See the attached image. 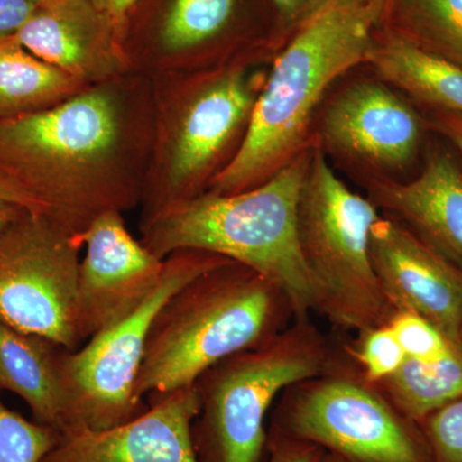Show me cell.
<instances>
[{"mask_svg": "<svg viewBox=\"0 0 462 462\" xmlns=\"http://www.w3.org/2000/svg\"><path fill=\"white\" fill-rule=\"evenodd\" d=\"M124 212L100 215L81 234L75 324L81 346L139 309L160 284L161 260L127 229Z\"/></svg>", "mask_w": 462, "mask_h": 462, "instance_id": "cell-11", "label": "cell"}, {"mask_svg": "<svg viewBox=\"0 0 462 462\" xmlns=\"http://www.w3.org/2000/svg\"><path fill=\"white\" fill-rule=\"evenodd\" d=\"M420 428L436 462H462V397L428 416Z\"/></svg>", "mask_w": 462, "mask_h": 462, "instance_id": "cell-25", "label": "cell"}, {"mask_svg": "<svg viewBox=\"0 0 462 462\" xmlns=\"http://www.w3.org/2000/svg\"><path fill=\"white\" fill-rule=\"evenodd\" d=\"M370 258L389 306L422 316L462 346L461 270L396 218L374 224Z\"/></svg>", "mask_w": 462, "mask_h": 462, "instance_id": "cell-13", "label": "cell"}, {"mask_svg": "<svg viewBox=\"0 0 462 462\" xmlns=\"http://www.w3.org/2000/svg\"><path fill=\"white\" fill-rule=\"evenodd\" d=\"M320 447L293 438L273 437L269 462H322Z\"/></svg>", "mask_w": 462, "mask_h": 462, "instance_id": "cell-28", "label": "cell"}, {"mask_svg": "<svg viewBox=\"0 0 462 462\" xmlns=\"http://www.w3.org/2000/svg\"><path fill=\"white\" fill-rule=\"evenodd\" d=\"M379 218L372 200L340 180L312 149L298 203L300 248L318 293V310L351 329L384 325L389 303L370 258Z\"/></svg>", "mask_w": 462, "mask_h": 462, "instance_id": "cell-5", "label": "cell"}, {"mask_svg": "<svg viewBox=\"0 0 462 462\" xmlns=\"http://www.w3.org/2000/svg\"><path fill=\"white\" fill-rule=\"evenodd\" d=\"M462 66V0H387L382 25Z\"/></svg>", "mask_w": 462, "mask_h": 462, "instance_id": "cell-21", "label": "cell"}, {"mask_svg": "<svg viewBox=\"0 0 462 462\" xmlns=\"http://www.w3.org/2000/svg\"><path fill=\"white\" fill-rule=\"evenodd\" d=\"M385 383L400 412L420 425L431 413L462 397V346H452L433 363L406 358Z\"/></svg>", "mask_w": 462, "mask_h": 462, "instance_id": "cell-20", "label": "cell"}, {"mask_svg": "<svg viewBox=\"0 0 462 462\" xmlns=\"http://www.w3.org/2000/svg\"><path fill=\"white\" fill-rule=\"evenodd\" d=\"M272 3L276 17L282 29L289 36L297 32L307 21L316 14L343 3L357 2V0H269Z\"/></svg>", "mask_w": 462, "mask_h": 462, "instance_id": "cell-27", "label": "cell"}, {"mask_svg": "<svg viewBox=\"0 0 462 462\" xmlns=\"http://www.w3.org/2000/svg\"><path fill=\"white\" fill-rule=\"evenodd\" d=\"M461 339H462V331H461Z\"/></svg>", "mask_w": 462, "mask_h": 462, "instance_id": "cell-36", "label": "cell"}, {"mask_svg": "<svg viewBox=\"0 0 462 462\" xmlns=\"http://www.w3.org/2000/svg\"><path fill=\"white\" fill-rule=\"evenodd\" d=\"M100 11L107 14L115 21L118 29L123 32L125 23H126L127 14L132 11L134 5L139 0H91Z\"/></svg>", "mask_w": 462, "mask_h": 462, "instance_id": "cell-32", "label": "cell"}, {"mask_svg": "<svg viewBox=\"0 0 462 462\" xmlns=\"http://www.w3.org/2000/svg\"><path fill=\"white\" fill-rule=\"evenodd\" d=\"M60 437L53 428L12 411L0 398V462H42Z\"/></svg>", "mask_w": 462, "mask_h": 462, "instance_id": "cell-23", "label": "cell"}, {"mask_svg": "<svg viewBox=\"0 0 462 462\" xmlns=\"http://www.w3.org/2000/svg\"><path fill=\"white\" fill-rule=\"evenodd\" d=\"M66 351L53 340L0 322V389L23 398L36 422L60 433L65 430L62 360Z\"/></svg>", "mask_w": 462, "mask_h": 462, "instance_id": "cell-17", "label": "cell"}, {"mask_svg": "<svg viewBox=\"0 0 462 462\" xmlns=\"http://www.w3.org/2000/svg\"><path fill=\"white\" fill-rule=\"evenodd\" d=\"M380 2H383L385 5V3H387V0H380Z\"/></svg>", "mask_w": 462, "mask_h": 462, "instance_id": "cell-35", "label": "cell"}, {"mask_svg": "<svg viewBox=\"0 0 462 462\" xmlns=\"http://www.w3.org/2000/svg\"><path fill=\"white\" fill-rule=\"evenodd\" d=\"M80 238L41 212L23 209L0 229V322L81 346L75 324Z\"/></svg>", "mask_w": 462, "mask_h": 462, "instance_id": "cell-8", "label": "cell"}, {"mask_svg": "<svg viewBox=\"0 0 462 462\" xmlns=\"http://www.w3.org/2000/svg\"><path fill=\"white\" fill-rule=\"evenodd\" d=\"M373 196L428 247L462 272V170L451 154L431 152L415 179L375 181Z\"/></svg>", "mask_w": 462, "mask_h": 462, "instance_id": "cell-16", "label": "cell"}, {"mask_svg": "<svg viewBox=\"0 0 462 462\" xmlns=\"http://www.w3.org/2000/svg\"><path fill=\"white\" fill-rule=\"evenodd\" d=\"M14 38L87 87L121 78L129 66L123 32L91 0H51L36 7Z\"/></svg>", "mask_w": 462, "mask_h": 462, "instance_id": "cell-15", "label": "cell"}, {"mask_svg": "<svg viewBox=\"0 0 462 462\" xmlns=\"http://www.w3.org/2000/svg\"><path fill=\"white\" fill-rule=\"evenodd\" d=\"M428 121L409 100L375 81H357L339 93L322 118L331 151L382 171L412 165Z\"/></svg>", "mask_w": 462, "mask_h": 462, "instance_id": "cell-12", "label": "cell"}, {"mask_svg": "<svg viewBox=\"0 0 462 462\" xmlns=\"http://www.w3.org/2000/svg\"><path fill=\"white\" fill-rule=\"evenodd\" d=\"M384 80L434 111L462 114V66L380 27L369 60Z\"/></svg>", "mask_w": 462, "mask_h": 462, "instance_id": "cell-18", "label": "cell"}, {"mask_svg": "<svg viewBox=\"0 0 462 462\" xmlns=\"http://www.w3.org/2000/svg\"><path fill=\"white\" fill-rule=\"evenodd\" d=\"M35 9L27 0H0V39L16 35Z\"/></svg>", "mask_w": 462, "mask_h": 462, "instance_id": "cell-29", "label": "cell"}, {"mask_svg": "<svg viewBox=\"0 0 462 462\" xmlns=\"http://www.w3.org/2000/svg\"><path fill=\"white\" fill-rule=\"evenodd\" d=\"M437 133L445 136L462 157V114L456 112L434 111L428 121Z\"/></svg>", "mask_w": 462, "mask_h": 462, "instance_id": "cell-30", "label": "cell"}, {"mask_svg": "<svg viewBox=\"0 0 462 462\" xmlns=\"http://www.w3.org/2000/svg\"><path fill=\"white\" fill-rule=\"evenodd\" d=\"M123 76L18 117L0 118V175L80 238L143 197L142 133Z\"/></svg>", "mask_w": 462, "mask_h": 462, "instance_id": "cell-1", "label": "cell"}, {"mask_svg": "<svg viewBox=\"0 0 462 462\" xmlns=\"http://www.w3.org/2000/svg\"><path fill=\"white\" fill-rule=\"evenodd\" d=\"M272 282L227 263L176 291L158 310L134 384L139 403L191 387L230 356L275 336L282 303Z\"/></svg>", "mask_w": 462, "mask_h": 462, "instance_id": "cell-4", "label": "cell"}, {"mask_svg": "<svg viewBox=\"0 0 462 462\" xmlns=\"http://www.w3.org/2000/svg\"><path fill=\"white\" fill-rule=\"evenodd\" d=\"M360 363L370 382H385L406 361L402 346L388 324L366 331L361 343Z\"/></svg>", "mask_w": 462, "mask_h": 462, "instance_id": "cell-26", "label": "cell"}, {"mask_svg": "<svg viewBox=\"0 0 462 462\" xmlns=\"http://www.w3.org/2000/svg\"><path fill=\"white\" fill-rule=\"evenodd\" d=\"M147 404L141 415L109 430L63 431L42 462H199L196 387L176 389Z\"/></svg>", "mask_w": 462, "mask_h": 462, "instance_id": "cell-14", "label": "cell"}, {"mask_svg": "<svg viewBox=\"0 0 462 462\" xmlns=\"http://www.w3.org/2000/svg\"><path fill=\"white\" fill-rule=\"evenodd\" d=\"M384 8L380 0L333 5L289 36L238 149L209 180L208 191L239 193L257 187L305 149L312 116L330 85L369 60Z\"/></svg>", "mask_w": 462, "mask_h": 462, "instance_id": "cell-2", "label": "cell"}, {"mask_svg": "<svg viewBox=\"0 0 462 462\" xmlns=\"http://www.w3.org/2000/svg\"><path fill=\"white\" fill-rule=\"evenodd\" d=\"M238 0H172L160 30L163 50L190 51L214 41L225 32Z\"/></svg>", "mask_w": 462, "mask_h": 462, "instance_id": "cell-22", "label": "cell"}, {"mask_svg": "<svg viewBox=\"0 0 462 462\" xmlns=\"http://www.w3.org/2000/svg\"><path fill=\"white\" fill-rule=\"evenodd\" d=\"M87 88L33 56L14 36L0 39V118L44 111Z\"/></svg>", "mask_w": 462, "mask_h": 462, "instance_id": "cell-19", "label": "cell"}, {"mask_svg": "<svg viewBox=\"0 0 462 462\" xmlns=\"http://www.w3.org/2000/svg\"><path fill=\"white\" fill-rule=\"evenodd\" d=\"M322 355L300 333L273 336L225 358L194 383L199 412L193 422L199 462H261L267 412L285 388L320 374Z\"/></svg>", "mask_w": 462, "mask_h": 462, "instance_id": "cell-6", "label": "cell"}, {"mask_svg": "<svg viewBox=\"0 0 462 462\" xmlns=\"http://www.w3.org/2000/svg\"><path fill=\"white\" fill-rule=\"evenodd\" d=\"M23 209L25 208L14 205V203L0 200V229H2L3 226H5L8 223H11L14 218H16Z\"/></svg>", "mask_w": 462, "mask_h": 462, "instance_id": "cell-33", "label": "cell"}, {"mask_svg": "<svg viewBox=\"0 0 462 462\" xmlns=\"http://www.w3.org/2000/svg\"><path fill=\"white\" fill-rule=\"evenodd\" d=\"M27 2L32 3L36 7H41V5H47V3L51 2V0H27Z\"/></svg>", "mask_w": 462, "mask_h": 462, "instance_id": "cell-34", "label": "cell"}, {"mask_svg": "<svg viewBox=\"0 0 462 462\" xmlns=\"http://www.w3.org/2000/svg\"><path fill=\"white\" fill-rule=\"evenodd\" d=\"M233 261L199 251H180L165 258L160 284L124 320L79 346L62 360L65 430H105L133 420L147 410L134 397V384L152 322L170 297L199 275Z\"/></svg>", "mask_w": 462, "mask_h": 462, "instance_id": "cell-7", "label": "cell"}, {"mask_svg": "<svg viewBox=\"0 0 462 462\" xmlns=\"http://www.w3.org/2000/svg\"><path fill=\"white\" fill-rule=\"evenodd\" d=\"M388 325L393 330L406 357L412 360L433 363L448 354L452 346H455L436 325L413 312L397 311Z\"/></svg>", "mask_w": 462, "mask_h": 462, "instance_id": "cell-24", "label": "cell"}, {"mask_svg": "<svg viewBox=\"0 0 462 462\" xmlns=\"http://www.w3.org/2000/svg\"><path fill=\"white\" fill-rule=\"evenodd\" d=\"M415 424L346 379L310 384L288 412L289 438L330 449L346 462H436Z\"/></svg>", "mask_w": 462, "mask_h": 462, "instance_id": "cell-10", "label": "cell"}, {"mask_svg": "<svg viewBox=\"0 0 462 462\" xmlns=\"http://www.w3.org/2000/svg\"><path fill=\"white\" fill-rule=\"evenodd\" d=\"M311 149L305 148L263 184L239 193L206 191L144 220L143 245L165 260L180 251L227 258L272 282L297 315L318 309L300 248L298 203Z\"/></svg>", "mask_w": 462, "mask_h": 462, "instance_id": "cell-3", "label": "cell"}, {"mask_svg": "<svg viewBox=\"0 0 462 462\" xmlns=\"http://www.w3.org/2000/svg\"><path fill=\"white\" fill-rule=\"evenodd\" d=\"M0 200L14 203V205L23 207L27 211L41 212L42 214L41 207L32 197L27 196L25 191L20 189L14 182L8 180V179L2 175H0Z\"/></svg>", "mask_w": 462, "mask_h": 462, "instance_id": "cell-31", "label": "cell"}, {"mask_svg": "<svg viewBox=\"0 0 462 462\" xmlns=\"http://www.w3.org/2000/svg\"><path fill=\"white\" fill-rule=\"evenodd\" d=\"M258 79L245 67H230L200 81L175 109L161 143L160 175L147 194L145 220L203 193V182L240 133L247 130Z\"/></svg>", "mask_w": 462, "mask_h": 462, "instance_id": "cell-9", "label": "cell"}]
</instances>
